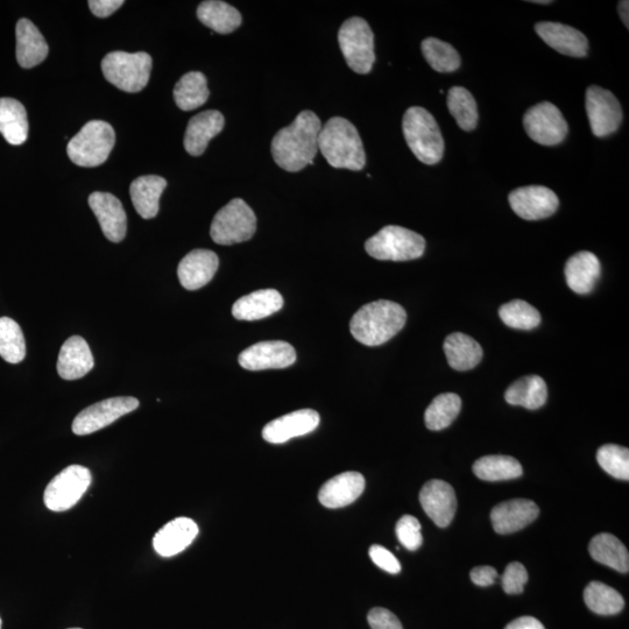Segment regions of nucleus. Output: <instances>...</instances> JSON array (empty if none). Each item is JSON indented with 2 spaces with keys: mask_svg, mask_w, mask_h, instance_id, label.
I'll return each instance as SVG.
<instances>
[{
  "mask_svg": "<svg viewBox=\"0 0 629 629\" xmlns=\"http://www.w3.org/2000/svg\"><path fill=\"white\" fill-rule=\"evenodd\" d=\"M365 490V479L358 472H344L325 483L318 500L327 508H342L349 506L362 496Z\"/></svg>",
  "mask_w": 629,
  "mask_h": 629,
  "instance_id": "nucleus-23",
  "label": "nucleus"
},
{
  "mask_svg": "<svg viewBox=\"0 0 629 629\" xmlns=\"http://www.w3.org/2000/svg\"><path fill=\"white\" fill-rule=\"evenodd\" d=\"M586 606L599 616H614L624 610L625 600L617 590L600 582H592L584 591Z\"/></svg>",
  "mask_w": 629,
  "mask_h": 629,
  "instance_id": "nucleus-37",
  "label": "nucleus"
},
{
  "mask_svg": "<svg viewBox=\"0 0 629 629\" xmlns=\"http://www.w3.org/2000/svg\"><path fill=\"white\" fill-rule=\"evenodd\" d=\"M539 514L540 508L532 500L505 501L493 508L492 526L498 534H512L532 524Z\"/></svg>",
  "mask_w": 629,
  "mask_h": 629,
  "instance_id": "nucleus-20",
  "label": "nucleus"
},
{
  "mask_svg": "<svg viewBox=\"0 0 629 629\" xmlns=\"http://www.w3.org/2000/svg\"><path fill=\"white\" fill-rule=\"evenodd\" d=\"M548 399V387L546 381L539 376L521 378L508 387L505 393L507 404L521 406L530 411L539 409L546 404Z\"/></svg>",
  "mask_w": 629,
  "mask_h": 629,
  "instance_id": "nucleus-32",
  "label": "nucleus"
},
{
  "mask_svg": "<svg viewBox=\"0 0 629 629\" xmlns=\"http://www.w3.org/2000/svg\"><path fill=\"white\" fill-rule=\"evenodd\" d=\"M535 32L556 52L571 58H584L588 55L589 41L576 28L551 21H542L535 25Z\"/></svg>",
  "mask_w": 629,
  "mask_h": 629,
  "instance_id": "nucleus-18",
  "label": "nucleus"
},
{
  "mask_svg": "<svg viewBox=\"0 0 629 629\" xmlns=\"http://www.w3.org/2000/svg\"><path fill=\"white\" fill-rule=\"evenodd\" d=\"M499 316L507 327L518 330H533L541 324L539 310L522 300H514L501 306Z\"/></svg>",
  "mask_w": 629,
  "mask_h": 629,
  "instance_id": "nucleus-42",
  "label": "nucleus"
},
{
  "mask_svg": "<svg viewBox=\"0 0 629 629\" xmlns=\"http://www.w3.org/2000/svg\"><path fill=\"white\" fill-rule=\"evenodd\" d=\"M586 113H588L592 133L604 138L618 131L623 122V109L611 91L592 86L586 90Z\"/></svg>",
  "mask_w": 629,
  "mask_h": 629,
  "instance_id": "nucleus-12",
  "label": "nucleus"
},
{
  "mask_svg": "<svg viewBox=\"0 0 629 629\" xmlns=\"http://www.w3.org/2000/svg\"><path fill=\"white\" fill-rule=\"evenodd\" d=\"M318 150L329 165L350 171H363L366 154L356 126L342 117H334L322 126Z\"/></svg>",
  "mask_w": 629,
  "mask_h": 629,
  "instance_id": "nucleus-2",
  "label": "nucleus"
},
{
  "mask_svg": "<svg viewBox=\"0 0 629 629\" xmlns=\"http://www.w3.org/2000/svg\"><path fill=\"white\" fill-rule=\"evenodd\" d=\"M224 116L216 110L199 113L190 119L185 134L186 151L193 157H200L206 152L211 139L224 129Z\"/></svg>",
  "mask_w": 629,
  "mask_h": 629,
  "instance_id": "nucleus-25",
  "label": "nucleus"
},
{
  "mask_svg": "<svg viewBox=\"0 0 629 629\" xmlns=\"http://www.w3.org/2000/svg\"><path fill=\"white\" fill-rule=\"evenodd\" d=\"M256 230V214L242 199H235L217 212L210 236L216 244L235 245L250 240Z\"/></svg>",
  "mask_w": 629,
  "mask_h": 629,
  "instance_id": "nucleus-8",
  "label": "nucleus"
},
{
  "mask_svg": "<svg viewBox=\"0 0 629 629\" xmlns=\"http://www.w3.org/2000/svg\"><path fill=\"white\" fill-rule=\"evenodd\" d=\"M320 421V415L313 409H301L266 424L263 437L268 443H286L294 437L313 433Z\"/></svg>",
  "mask_w": 629,
  "mask_h": 629,
  "instance_id": "nucleus-19",
  "label": "nucleus"
},
{
  "mask_svg": "<svg viewBox=\"0 0 629 629\" xmlns=\"http://www.w3.org/2000/svg\"><path fill=\"white\" fill-rule=\"evenodd\" d=\"M530 3L541 4V5H548V4H551L553 2H550V0H532V2H530Z\"/></svg>",
  "mask_w": 629,
  "mask_h": 629,
  "instance_id": "nucleus-52",
  "label": "nucleus"
},
{
  "mask_svg": "<svg viewBox=\"0 0 629 629\" xmlns=\"http://www.w3.org/2000/svg\"><path fill=\"white\" fill-rule=\"evenodd\" d=\"M210 96L207 77L200 72L183 75L174 88V100L183 111H192L207 103Z\"/></svg>",
  "mask_w": 629,
  "mask_h": 629,
  "instance_id": "nucleus-35",
  "label": "nucleus"
},
{
  "mask_svg": "<svg viewBox=\"0 0 629 629\" xmlns=\"http://www.w3.org/2000/svg\"><path fill=\"white\" fill-rule=\"evenodd\" d=\"M284 306V299L275 289H261L240 298L232 307V315L239 321H258L271 316Z\"/></svg>",
  "mask_w": 629,
  "mask_h": 629,
  "instance_id": "nucleus-27",
  "label": "nucleus"
},
{
  "mask_svg": "<svg viewBox=\"0 0 629 629\" xmlns=\"http://www.w3.org/2000/svg\"><path fill=\"white\" fill-rule=\"evenodd\" d=\"M602 469L614 478L629 480V450L620 445L606 444L597 452Z\"/></svg>",
  "mask_w": 629,
  "mask_h": 629,
  "instance_id": "nucleus-43",
  "label": "nucleus"
},
{
  "mask_svg": "<svg viewBox=\"0 0 629 629\" xmlns=\"http://www.w3.org/2000/svg\"><path fill=\"white\" fill-rule=\"evenodd\" d=\"M138 407L139 401L131 397L111 398L97 402L76 416L73 422V433L77 436L94 434L110 426L122 416L136 411Z\"/></svg>",
  "mask_w": 629,
  "mask_h": 629,
  "instance_id": "nucleus-13",
  "label": "nucleus"
},
{
  "mask_svg": "<svg viewBox=\"0 0 629 629\" xmlns=\"http://www.w3.org/2000/svg\"><path fill=\"white\" fill-rule=\"evenodd\" d=\"M505 629H546L541 621L533 617H521L508 624Z\"/></svg>",
  "mask_w": 629,
  "mask_h": 629,
  "instance_id": "nucleus-50",
  "label": "nucleus"
},
{
  "mask_svg": "<svg viewBox=\"0 0 629 629\" xmlns=\"http://www.w3.org/2000/svg\"><path fill=\"white\" fill-rule=\"evenodd\" d=\"M628 9H629V3L627 2V0H623V2L619 3L618 10H619V13H620V17H621V20H623V23L625 24V26L627 28L629 27V25H628V23H629V19H628L629 18V16H628L629 12H628Z\"/></svg>",
  "mask_w": 629,
  "mask_h": 629,
  "instance_id": "nucleus-51",
  "label": "nucleus"
},
{
  "mask_svg": "<svg viewBox=\"0 0 629 629\" xmlns=\"http://www.w3.org/2000/svg\"><path fill=\"white\" fill-rule=\"evenodd\" d=\"M590 555L593 560L614 570L627 574L629 571L628 550L623 543L612 534H599L590 542Z\"/></svg>",
  "mask_w": 629,
  "mask_h": 629,
  "instance_id": "nucleus-34",
  "label": "nucleus"
},
{
  "mask_svg": "<svg viewBox=\"0 0 629 629\" xmlns=\"http://www.w3.org/2000/svg\"><path fill=\"white\" fill-rule=\"evenodd\" d=\"M602 267L595 254L582 251L572 256L565 265V279L572 292L590 294L595 289Z\"/></svg>",
  "mask_w": 629,
  "mask_h": 629,
  "instance_id": "nucleus-26",
  "label": "nucleus"
},
{
  "mask_svg": "<svg viewBox=\"0 0 629 629\" xmlns=\"http://www.w3.org/2000/svg\"><path fill=\"white\" fill-rule=\"evenodd\" d=\"M238 362L247 371L286 369L296 362V351L287 342H260L240 353Z\"/></svg>",
  "mask_w": 629,
  "mask_h": 629,
  "instance_id": "nucleus-15",
  "label": "nucleus"
},
{
  "mask_svg": "<svg viewBox=\"0 0 629 629\" xmlns=\"http://www.w3.org/2000/svg\"><path fill=\"white\" fill-rule=\"evenodd\" d=\"M0 133L7 143L23 145L28 137L25 106L13 98H0Z\"/></svg>",
  "mask_w": 629,
  "mask_h": 629,
  "instance_id": "nucleus-31",
  "label": "nucleus"
},
{
  "mask_svg": "<svg viewBox=\"0 0 629 629\" xmlns=\"http://www.w3.org/2000/svg\"><path fill=\"white\" fill-rule=\"evenodd\" d=\"M91 484V472L82 465H70L55 476L44 494L49 511L65 512L74 507Z\"/></svg>",
  "mask_w": 629,
  "mask_h": 629,
  "instance_id": "nucleus-10",
  "label": "nucleus"
},
{
  "mask_svg": "<svg viewBox=\"0 0 629 629\" xmlns=\"http://www.w3.org/2000/svg\"><path fill=\"white\" fill-rule=\"evenodd\" d=\"M524 126L528 137L543 146L561 144L569 132V125L562 112L550 102L530 108L525 113Z\"/></svg>",
  "mask_w": 629,
  "mask_h": 629,
  "instance_id": "nucleus-11",
  "label": "nucleus"
},
{
  "mask_svg": "<svg viewBox=\"0 0 629 629\" xmlns=\"http://www.w3.org/2000/svg\"><path fill=\"white\" fill-rule=\"evenodd\" d=\"M199 535V526L188 518L169 521L153 537L154 550L162 557H172L182 553Z\"/></svg>",
  "mask_w": 629,
  "mask_h": 629,
  "instance_id": "nucleus-22",
  "label": "nucleus"
},
{
  "mask_svg": "<svg viewBox=\"0 0 629 629\" xmlns=\"http://www.w3.org/2000/svg\"><path fill=\"white\" fill-rule=\"evenodd\" d=\"M16 35L17 60L20 67L30 69L46 60L49 52L47 42L31 20L20 19Z\"/></svg>",
  "mask_w": 629,
  "mask_h": 629,
  "instance_id": "nucleus-28",
  "label": "nucleus"
},
{
  "mask_svg": "<svg viewBox=\"0 0 629 629\" xmlns=\"http://www.w3.org/2000/svg\"><path fill=\"white\" fill-rule=\"evenodd\" d=\"M153 61L145 52H112L102 61L106 81L126 93H139L146 88L152 72Z\"/></svg>",
  "mask_w": 629,
  "mask_h": 629,
  "instance_id": "nucleus-6",
  "label": "nucleus"
},
{
  "mask_svg": "<svg viewBox=\"0 0 629 629\" xmlns=\"http://www.w3.org/2000/svg\"><path fill=\"white\" fill-rule=\"evenodd\" d=\"M408 147L424 165H436L443 158L444 140L436 119L420 106L409 108L402 120Z\"/></svg>",
  "mask_w": 629,
  "mask_h": 629,
  "instance_id": "nucleus-4",
  "label": "nucleus"
},
{
  "mask_svg": "<svg viewBox=\"0 0 629 629\" xmlns=\"http://www.w3.org/2000/svg\"><path fill=\"white\" fill-rule=\"evenodd\" d=\"M197 18L203 25L219 34L232 33L242 25V14L236 7L225 2H218V0L201 3L197 9Z\"/></svg>",
  "mask_w": 629,
  "mask_h": 629,
  "instance_id": "nucleus-33",
  "label": "nucleus"
},
{
  "mask_svg": "<svg viewBox=\"0 0 629 629\" xmlns=\"http://www.w3.org/2000/svg\"><path fill=\"white\" fill-rule=\"evenodd\" d=\"M167 181L158 175L140 176L132 182L130 195L134 208L144 219L157 217L162 193Z\"/></svg>",
  "mask_w": 629,
  "mask_h": 629,
  "instance_id": "nucleus-29",
  "label": "nucleus"
},
{
  "mask_svg": "<svg viewBox=\"0 0 629 629\" xmlns=\"http://www.w3.org/2000/svg\"><path fill=\"white\" fill-rule=\"evenodd\" d=\"M503 589L507 595H520L528 582V572L524 565L513 562L507 565L503 578Z\"/></svg>",
  "mask_w": 629,
  "mask_h": 629,
  "instance_id": "nucleus-45",
  "label": "nucleus"
},
{
  "mask_svg": "<svg viewBox=\"0 0 629 629\" xmlns=\"http://www.w3.org/2000/svg\"><path fill=\"white\" fill-rule=\"evenodd\" d=\"M370 557L374 564L388 574L397 575L401 571V564L390 550L374 544L370 548Z\"/></svg>",
  "mask_w": 629,
  "mask_h": 629,
  "instance_id": "nucleus-46",
  "label": "nucleus"
},
{
  "mask_svg": "<svg viewBox=\"0 0 629 629\" xmlns=\"http://www.w3.org/2000/svg\"><path fill=\"white\" fill-rule=\"evenodd\" d=\"M508 201L515 214L526 221H540L553 216L560 206V200L553 190L543 186L515 189L508 196Z\"/></svg>",
  "mask_w": 629,
  "mask_h": 629,
  "instance_id": "nucleus-14",
  "label": "nucleus"
},
{
  "mask_svg": "<svg viewBox=\"0 0 629 629\" xmlns=\"http://www.w3.org/2000/svg\"><path fill=\"white\" fill-rule=\"evenodd\" d=\"M94 365V356L86 339L73 336L62 345L58 359V373L62 379H81L93 370Z\"/></svg>",
  "mask_w": 629,
  "mask_h": 629,
  "instance_id": "nucleus-24",
  "label": "nucleus"
},
{
  "mask_svg": "<svg viewBox=\"0 0 629 629\" xmlns=\"http://www.w3.org/2000/svg\"><path fill=\"white\" fill-rule=\"evenodd\" d=\"M367 621L372 629H404L397 616L383 607L371 610Z\"/></svg>",
  "mask_w": 629,
  "mask_h": 629,
  "instance_id": "nucleus-47",
  "label": "nucleus"
},
{
  "mask_svg": "<svg viewBox=\"0 0 629 629\" xmlns=\"http://www.w3.org/2000/svg\"><path fill=\"white\" fill-rule=\"evenodd\" d=\"M397 536L402 546L408 550H416L422 546L423 537L421 534V524L412 515H405L397 524Z\"/></svg>",
  "mask_w": 629,
  "mask_h": 629,
  "instance_id": "nucleus-44",
  "label": "nucleus"
},
{
  "mask_svg": "<svg viewBox=\"0 0 629 629\" xmlns=\"http://www.w3.org/2000/svg\"><path fill=\"white\" fill-rule=\"evenodd\" d=\"M69 629H82V628H69Z\"/></svg>",
  "mask_w": 629,
  "mask_h": 629,
  "instance_id": "nucleus-54",
  "label": "nucleus"
},
{
  "mask_svg": "<svg viewBox=\"0 0 629 629\" xmlns=\"http://www.w3.org/2000/svg\"><path fill=\"white\" fill-rule=\"evenodd\" d=\"M471 581L478 586H490L496 583L498 572L492 567H477L471 571Z\"/></svg>",
  "mask_w": 629,
  "mask_h": 629,
  "instance_id": "nucleus-49",
  "label": "nucleus"
},
{
  "mask_svg": "<svg viewBox=\"0 0 629 629\" xmlns=\"http://www.w3.org/2000/svg\"><path fill=\"white\" fill-rule=\"evenodd\" d=\"M462 400L455 393L438 395L427 408L424 421L429 430L438 431L448 428L461 412Z\"/></svg>",
  "mask_w": 629,
  "mask_h": 629,
  "instance_id": "nucleus-38",
  "label": "nucleus"
},
{
  "mask_svg": "<svg viewBox=\"0 0 629 629\" xmlns=\"http://www.w3.org/2000/svg\"><path fill=\"white\" fill-rule=\"evenodd\" d=\"M218 266L219 259L215 252L200 249L188 253L178 268L182 287L188 291H197L208 285L215 277Z\"/></svg>",
  "mask_w": 629,
  "mask_h": 629,
  "instance_id": "nucleus-21",
  "label": "nucleus"
},
{
  "mask_svg": "<svg viewBox=\"0 0 629 629\" xmlns=\"http://www.w3.org/2000/svg\"><path fill=\"white\" fill-rule=\"evenodd\" d=\"M89 206L100 222L104 236L112 243L122 242L127 231L122 202L110 193L95 192L89 196Z\"/></svg>",
  "mask_w": 629,
  "mask_h": 629,
  "instance_id": "nucleus-17",
  "label": "nucleus"
},
{
  "mask_svg": "<svg viewBox=\"0 0 629 629\" xmlns=\"http://www.w3.org/2000/svg\"><path fill=\"white\" fill-rule=\"evenodd\" d=\"M116 144L113 127L103 120H91L70 140L67 153L70 160L80 167H97L109 159Z\"/></svg>",
  "mask_w": 629,
  "mask_h": 629,
  "instance_id": "nucleus-5",
  "label": "nucleus"
},
{
  "mask_svg": "<svg viewBox=\"0 0 629 629\" xmlns=\"http://www.w3.org/2000/svg\"><path fill=\"white\" fill-rule=\"evenodd\" d=\"M321 129V120L313 111L299 113L291 125L275 134L271 147L274 161L291 173L313 165Z\"/></svg>",
  "mask_w": 629,
  "mask_h": 629,
  "instance_id": "nucleus-1",
  "label": "nucleus"
},
{
  "mask_svg": "<svg viewBox=\"0 0 629 629\" xmlns=\"http://www.w3.org/2000/svg\"><path fill=\"white\" fill-rule=\"evenodd\" d=\"M0 357L10 364H19L26 357L23 330L10 317L0 318Z\"/></svg>",
  "mask_w": 629,
  "mask_h": 629,
  "instance_id": "nucleus-41",
  "label": "nucleus"
},
{
  "mask_svg": "<svg viewBox=\"0 0 629 629\" xmlns=\"http://www.w3.org/2000/svg\"><path fill=\"white\" fill-rule=\"evenodd\" d=\"M88 5L96 17L108 18L120 9L124 2L123 0H90Z\"/></svg>",
  "mask_w": 629,
  "mask_h": 629,
  "instance_id": "nucleus-48",
  "label": "nucleus"
},
{
  "mask_svg": "<svg viewBox=\"0 0 629 629\" xmlns=\"http://www.w3.org/2000/svg\"><path fill=\"white\" fill-rule=\"evenodd\" d=\"M2 625H3L2 618H0V629H2Z\"/></svg>",
  "mask_w": 629,
  "mask_h": 629,
  "instance_id": "nucleus-53",
  "label": "nucleus"
},
{
  "mask_svg": "<svg viewBox=\"0 0 629 629\" xmlns=\"http://www.w3.org/2000/svg\"><path fill=\"white\" fill-rule=\"evenodd\" d=\"M406 321V310L398 303L380 300L360 308L352 317L350 330L359 343L378 346L398 335Z\"/></svg>",
  "mask_w": 629,
  "mask_h": 629,
  "instance_id": "nucleus-3",
  "label": "nucleus"
},
{
  "mask_svg": "<svg viewBox=\"0 0 629 629\" xmlns=\"http://www.w3.org/2000/svg\"><path fill=\"white\" fill-rule=\"evenodd\" d=\"M443 349L448 363L456 371H469L482 362V346L472 337L454 332L445 339Z\"/></svg>",
  "mask_w": 629,
  "mask_h": 629,
  "instance_id": "nucleus-30",
  "label": "nucleus"
},
{
  "mask_svg": "<svg viewBox=\"0 0 629 629\" xmlns=\"http://www.w3.org/2000/svg\"><path fill=\"white\" fill-rule=\"evenodd\" d=\"M475 475L485 482H501L519 478L524 473L517 459L511 456H485L473 465Z\"/></svg>",
  "mask_w": 629,
  "mask_h": 629,
  "instance_id": "nucleus-36",
  "label": "nucleus"
},
{
  "mask_svg": "<svg viewBox=\"0 0 629 629\" xmlns=\"http://www.w3.org/2000/svg\"><path fill=\"white\" fill-rule=\"evenodd\" d=\"M365 250L377 260L409 261L423 256L426 240L412 230L388 225L367 240Z\"/></svg>",
  "mask_w": 629,
  "mask_h": 629,
  "instance_id": "nucleus-7",
  "label": "nucleus"
},
{
  "mask_svg": "<svg viewBox=\"0 0 629 629\" xmlns=\"http://www.w3.org/2000/svg\"><path fill=\"white\" fill-rule=\"evenodd\" d=\"M338 42L348 66L357 74H369L376 62L374 34L367 21L353 17L345 21Z\"/></svg>",
  "mask_w": 629,
  "mask_h": 629,
  "instance_id": "nucleus-9",
  "label": "nucleus"
},
{
  "mask_svg": "<svg viewBox=\"0 0 629 629\" xmlns=\"http://www.w3.org/2000/svg\"><path fill=\"white\" fill-rule=\"evenodd\" d=\"M420 503L423 511L440 528L448 527L454 520L457 498L454 487L443 480H430L422 487Z\"/></svg>",
  "mask_w": 629,
  "mask_h": 629,
  "instance_id": "nucleus-16",
  "label": "nucleus"
},
{
  "mask_svg": "<svg viewBox=\"0 0 629 629\" xmlns=\"http://www.w3.org/2000/svg\"><path fill=\"white\" fill-rule=\"evenodd\" d=\"M421 48L429 66L438 73H454L461 67V56L448 42L428 38L423 40Z\"/></svg>",
  "mask_w": 629,
  "mask_h": 629,
  "instance_id": "nucleus-40",
  "label": "nucleus"
},
{
  "mask_svg": "<svg viewBox=\"0 0 629 629\" xmlns=\"http://www.w3.org/2000/svg\"><path fill=\"white\" fill-rule=\"evenodd\" d=\"M448 109L451 116L462 130L470 132L476 129L478 124V109L475 98L468 89L454 87L449 90L447 98Z\"/></svg>",
  "mask_w": 629,
  "mask_h": 629,
  "instance_id": "nucleus-39",
  "label": "nucleus"
}]
</instances>
